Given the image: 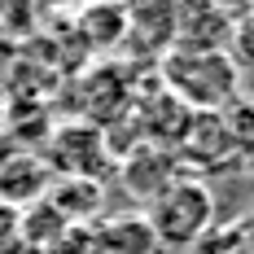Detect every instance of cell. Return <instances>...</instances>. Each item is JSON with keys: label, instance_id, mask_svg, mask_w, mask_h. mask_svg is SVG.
<instances>
[{"label": "cell", "instance_id": "9", "mask_svg": "<svg viewBox=\"0 0 254 254\" xmlns=\"http://www.w3.org/2000/svg\"><path fill=\"white\" fill-rule=\"evenodd\" d=\"M18 232H22V210H13V206L0 202V250H4Z\"/></svg>", "mask_w": 254, "mask_h": 254}, {"label": "cell", "instance_id": "6", "mask_svg": "<svg viewBox=\"0 0 254 254\" xmlns=\"http://www.w3.org/2000/svg\"><path fill=\"white\" fill-rule=\"evenodd\" d=\"M66 228H75V224H70V219H66L49 197L22 210V237L35 246V250H53V246L66 237Z\"/></svg>", "mask_w": 254, "mask_h": 254}, {"label": "cell", "instance_id": "4", "mask_svg": "<svg viewBox=\"0 0 254 254\" xmlns=\"http://www.w3.org/2000/svg\"><path fill=\"white\" fill-rule=\"evenodd\" d=\"M180 153H184V162L197 167V171L219 167L232 153V136H228L224 114H189V127H184V136H180Z\"/></svg>", "mask_w": 254, "mask_h": 254}, {"label": "cell", "instance_id": "1", "mask_svg": "<svg viewBox=\"0 0 254 254\" xmlns=\"http://www.w3.org/2000/svg\"><path fill=\"white\" fill-rule=\"evenodd\" d=\"M241 70L228 53H176L167 57V92L193 114H224L237 97Z\"/></svg>", "mask_w": 254, "mask_h": 254}, {"label": "cell", "instance_id": "2", "mask_svg": "<svg viewBox=\"0 0 254 254\" xmlns=\"http://www.w3.org/2000/svg\"><path fill=\"white\" fill-rule=\"evenodd\" d=\"M210 219H215V197H210V189L202 180L189 176V171L171 180L149 202V215H145V224L153 228L162 250H189V246H197L202 232L210 228Z\"/></svg>", "mask_w": 254, "mask_h": 254}, {"label": "cell", "instance_id": "7", "mask_svg": "<svg viewBox=\"0 0 254 254\" xmlns=\"http://www.w3.org/2000/svg\"><path fill=\"white\" fill-rule=\"evenodd\" d=\"M49 202L57 206L70 224H83V215L97 210V202H101V189H97L92 180H62V176H53Z\"/></svg>", "mask_w": 254, "mask_h": 254}, {"label": "cell", "instance_id": "3", "mask_svg": "<svg viewBox=\"0 0 254 254\" xmlns=\"http://www.w3.org/2000/svg\"><path fill=\"white\" fill-rule=\"evenodd\" d=\"M53 189V167L35 153H13L9 162H0V202L26 210V206L44 202Z\"/></svg>", "mask_w": 254, "mask_h": 254}, {"label": "cell", "instance_id": "8", "mask_svg": "<svg viewBox=\"0 0 254 254\" xmlns=\"http://www.w3.org/2000/svg\"><path fill=\"white\" fill-rule=\"evenodd\" d=\"M224 123H228L232 149H241V153H254V101L228 105V110H224Z\"/></svg>", "mask_w": 254, "mask_h": 254}, {"label": "cell", "instance_id": "5", "mask_svg": "<svg viewBox=\"0 0 254 254\" xmlns=\"http://www.w3.org/2000/svg\"><path fill=\"white\" fill-rule=\"evenodd\" d=\"M97 254H162L153 228L145 224V215H119V219H105L101 228L92 232Z\"/></svg>", "mask_w": 254, "mask_h": 254}]
</instances>
